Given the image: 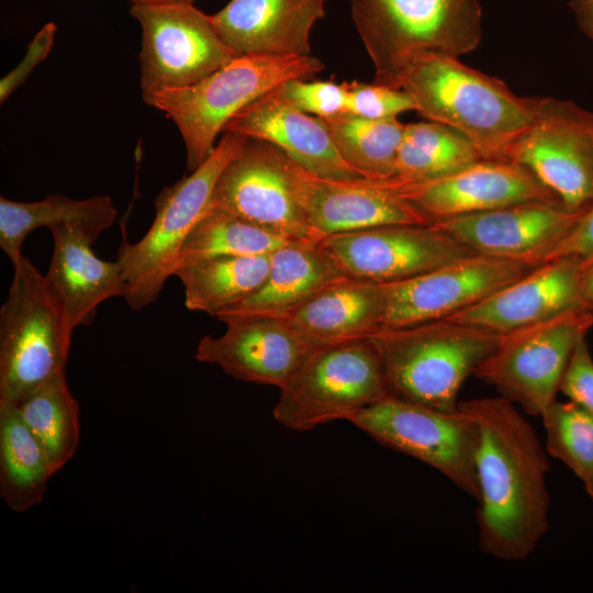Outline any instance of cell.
<instances>
[{"label": "cell", "instance_id": "obj_1", "mask_svg": "<svg viewBox=\"0 0 593 593\" xmlns=\"http://www.w3.org/2000/svg\"><path fill=\"white\" fill-rule=\"evenodd\" d=\"M459 406L479 428L478 545L499 560H524L549 529L548 452L533 425L505 399L475 398Z\"/></svg>", "mask_w": 593, "mask_h": 593}, {"label": "cell", "instance_id": "obj_2", "mask_svg": "<svg viewBox=\"0 0 593 593\" xmlns=\"http://www.w3.org/2000/svg\"><path fill=\"white\" fill-rule=\"evenodd\" d=\"M423 118L465 135L484 159H505L508 147L533 122L540 98L515 94L502 80L457 57L426 54L400 76Z\"/></svg>", "mask_w": 593, "mask_h": 593}, {"label": "cell", "instance_id": "obj_3", "mask_svg": "<svg viewBox=\"0 0 593 593\" xmlns=\"http://www.w3.org/2000/svg\"><path fill=\"white\" fill-rule=\"evenodd\" d=\"M350 7L374 68L373 82L392 88L418 57L458 58L482 38L479 0H350Z\"/></svg>", "mask_w": 593, "mask_h": 593}, {"label": "cell", "instance_id": "obj_4", "mask_svg": "<svg viewBox=\"0 0 593 593\" xmlns=\"http://www.w3.org/2000/svg\"><path fill=\"white\" fill-rule=\"evenodd\" d=\"M392 394L454 412L469 376L496 347L501 335L474 325L435 320L380 328L370 336Z\"/></svg>", "mask_w": 593, "mask_h": 593}, {"label": "cell", "instance_id": "obj_5", "mask_svg": "<svg viewBox=\"0 0 593 593\" xmlns=\"http://www.w3.org/2000/svg\"><path fill=\"white\" fill-rule=\"evenodd\" d=\"M325 68L314 56L244 55L191 86L153 96L146 104L177 125L189 172L215 149V139L244 107L287 80L310 79Z\"/></svg>", "mask_w": 593, "mask_h": 593}, {"label": "cell", "instance_id": "obj_6", "mask_svg": "<svg viewBox=\"0 0 593 593\" xmlns=\"http://www.w3.org/2000/svg\"><path fill=\"white\" fill-rule=\"evenodd\" d=\"M74 331L45 275L22 256L0 310V402L18 403L66 372Z\"/></svg>", "mask_w": 593, "mask_h": 593}, {"label": "cell", "instance_id": "obj_7", "mask_svg": "<svg viewBox=\"0 0 593 593\" xmlns=\"http://www.w3.org/2000/svg\"><path fill=\"white\" fill-rule=\"evenodd\" d=\"M247 137L223 133L211 156L194 171L164 188L155 199L156 215L136 243H124L118 253L127 286L125 301L134 311L154 303L174 276L182 245L206 211L215 183Z\"/></svg>", "mask_w": 593, "mask_h": 593}, {"label": "cell", "instance_id": "obj_8", "mask_svg": "<svg viewBox=\"0 0 593 593\" xmlns=\"http://www.w3.org/2000/svg\"><path fill=\"white\" fill-rule=\"evenodd\" d=\"M392 394L371 338L314 347L280 389L273 418L293 430L350 421Z\"/></svg>", "mask_w": 593, "mask_h": 593}, {"label": "cell", "instance_id": "obj_9", "mask_svg": "<svg viewBox=\"0 0 593 593\" xmlns=\"http://www.w3.org/2000/svg\"><path fill=\"white\" fill-rule=\"evenodd\" d=\"M593 327V311L574 310L501 335L473 376L525 414L540 417L557 400L579 344Z\"/></svg>", "mask_w": 593, "mask_h": 593}, {"label": "cell", "instance_id": "obj_10", "mask_svg": "<svg viewBox=\"0 0 593 593\" xmlns=\"http://www.w3.org/2000/svg\"><path fill=\"white\" fill-rule=\"evenodd\" d=\"M349 422L382 446L434 468L478 500L479 428L460 406L446 412L390 394Z\"/></svg>", "mask_w": 593, "mask_h": 593}, {"label": "cell", "instance_id": "obj_11", "mask_svg": "<svg viewBox=\"0 0 593 593\" xmlns=\"http://www.w3.org/2000/svg\"><path fill=\"white\" fill-rule=\"evenodd\" d=\"M142 26L141 88L153 96L208 77L238 57L193 4L132 5Z\"/></svg>", "mask_w": 593, "mask_h": 593}, {"label": "cell", "instance_id": "obj_12", "mask_svg": "<svg viewBox=\"0 0 593 593\" xmlns=\"http://www.w3.org/2000/svg\"><path fill=\"white\" fill-rule=\"evenodd\" d=\"M505 159L526 168L566 208L585 209L593 202V112L540 98L533 122Z\"/></svg>", "mask_w": 593, "mask_h": 593}, {"label": "cell", "instance_id": "obj_13", "mask_svg": "<svg viewBox=\"0 0 593 593\" xmlns=\"http://www.w3.org/2000/svg\"><path fill=\"white\" fill-rule=\"evenodd\" d=\"M537 266L479 254L384 284L382 328L446 318L486 299Z\"/></svg>", "mask_w": 593, "mask_h": 593}, {"label": "cell", "instance_id": "obj_14", "mask_svg": "<svg viewBox=\"0 0 593 593\" xmlns=\"http://www.w3.org/2000/svg\"><path fill=\"white\" fill-rule=\"evenodd\" d=\"M346 276L388 284L472 253L432 224H390L321 238Z\"/></svg>", "mask_w": 593, "mask_h": 593}, {"label": "cell", "instance_id": "obj_15", "mask_svg": "<svg viewBox=\"0 0 593 593\" xmlns=\"http://www.w3.org/2000/svg\"><path fill=\"white\" fill-rule=\"evenodd\" d=\"M382 180L429 224L514 203L560 201L526 168L506 159H481L428 181L395 183Z\"/></svg>", "mask_w": 593, "mask_h": 593}, {"label": "cell", "instance_id": "obj_16", "mask_svg": "<svg viewBox=\"0 0 593 593\" xmlns=\"http://www.w3.org/2000/svg\"><path fill=\"white\" fill-rule=\"evenodd\" d=\"M292 194L314 236L390 224H429L382 179L316 176L288 157Z\"/></svg>", "mask_w": 593, "mask_h": 593}, {"label": "cell", "instance_id": "obj_17", "mask_svg": "<svg viewBox=\"0 0 593 593\" xmlns=\"http://www.w3.org/2000/svg\"><path fill=\"white\" fill-rule=\"evenodd\" d=\"M287 159L277 146L247 138L221 172L210 205L289 238L314 236L292 194Z\"/></svg>", "mask_w": 593, "mask_h": 593}, {"label": "cell", "instance_id": "obj_18", "mask_svg": "<svg viewBox=\"0 0 593 593\" xmlns=\"http://www.w3.org/2000/svg\"><path fill=\"white\" fill-rule=\"evenodd\" d=\"M585 209L570 210L560 201H527L432 225L447 232L474 254L538 266Z\"/></svg>", "mask_w": 593, "mask_h": 593}, {"label": "cell", "instance_id": "obj_19", "mask_svg": "<svg viewBox=\"0 0 593 593\" xmlns=\"http://www.w3.org/2000/svg\"><path fill=\"white\" fill-rule=\"evenodd\" d=\"M581 278L582 264L575 258L545 261L481 302L446 318L503 335L570 311L591 310Z\"/></svg>", "mask_w": 593, "mask_h": 593}, {"label": "cell", "instance_id": "obj_20", "mask_svg": "<svg viewBox=\"0 0 593 593\" xmlns=\"http://www.w3.org/2000/svg\"><path fill=\"white\" fill-rule=\"evenodd\" d=\"M226 326L221 336L199 340L195 359L239 381L281 389L314 348L284 320L254 318Z\"/></svg>", "mask_w": 593, "mask_h": 593}, {"label": "cell", "instance_id": "obj_21", "mask_svg": "<svg viewBox=\"0 0 593 593\" xmlns=\"http://www.w3.org/2000/svg\"><path fill=\"white\" fill-rule=\"evenodd\" d=\"M226 132L268 142L316 176L368 179L343 158L323 121L295 108L279 86L234 114Z\"/></svg>", "mask_w": 593, "mask_h": 593}, {"label": "cell", "instance_id": "obj_22", "mask_svg": "<svg viewBox=\"0 0 593 593\" xmlns=\"http://www.w3.org/2000/svg\"><path fill=\"white\" fill-rule=\"evenodd\" d=\"M324 14V0H231L210 18L237 56H309L311 31Z\"/></svg>", "mask_w": 593, "mask_h": 593}, {"label": "cell", "instance_id": "obj_23", "mask_svg": "<svg viewBox=\"0 0 593 593\" xmlns=\"http://www.w3.org/2000/svg\"><path fill=\"white\" fill-rule=\"evenodd\" d=\"M344 277L346 273L321 238H291L270 254L264 283L215 317L224 324L254 318L282 320L327 284Z\"/></svg>", "mask_w": 593, "mask_h": 593}, {"label": "cell", "instance_id": "obj_24", "mask_svg": "<svg viewBox=\"0 0 593 593\" xmlns=\"http://www.w3.org/2000/svg\"><path fill=\"white\" fill-rule=\"evenodd\" d=\"M54 250L45 278L61 301L70 324L90 325L98 306L114 296L125 298L127 286L118 260L96 256V242L82 227L58 224L48 228Z\"/></svg>", "mask_w": 593, "mask_h": 593}, {"label": "cell", "instance_id": "obj_25", "mask_svg": "<svg viewBox=\"0 0 593 593\" xmlns=\"http://www.w3.org/2000/svg\"><path fill=\"white\" fill-rule=\"evenodd\" d=\"M384 284L340 278L291 311L284 318L312 346L369 338L383 326Z\"/></svg>", "mask_w": 593, "mask_h": 593}, {"label": "cell", "instance_id": "obj_26", "mask_svg": "<svg viewBox=\"0 0 593 593\" xmlns=\"http://www.w3.org/2000/svg\"><path fill=\"white\" fill-rule=\"evenodd\" d=\"M112 199L94 195L75 200L63 194H51L40 201L19 202L0 198V247L12 266L22 254L25 237L38 227L74 224L82 227L94 240L116 217Z\"/></svg>", "mask_w": 593, "mask_h": 593}, {"label": "cell", "instance_id": "obj_27", "mask_svg": "<svg viewBox=\"0 0 593 593\" xmlns=\"http://www.w3.org/2000/svg\"><path fill=\"white\" fill-rule=\"evenodd\" d=\"M269 255H225L177 268L188 310L216 316L254 293L265 281Z\"/></svg>", "mask_w": 593, "mask_h": 593}, {"label": "cell", "instance_id": "obj_28", "mask_svg": "<svg viewBox=\"0 0 593 593\" xmlns=\"http://www.w3.org/2000/svg\"><path fill=\"white\" fill-rule=\"evenodd\" d=\"M56 473L14 404L0 402V496L14 512L38 504Z\"/></svg>", "mask_w": 593, "mask_h": 593}, {"label": "cell", "instance_id": "obj_29", "mask_svg": "<svg viewBox=\"0 0 593 593\" xmlns=\"http://www.w3.org/2000/svg\"><path fill=\"white\" fill-rule=\"evenodd\" d=\"M484 159L460 132L435 121L405 124L394 172L388 180L412 183L438 179Z\"/></svg>", "mask_w": 593, "mask_h": 593}, {"label": "cell", "instance_id": "obj_30", "mask_svg": "<svg viewBox=\"0 0 593 593\" xmlns=\"http://www.w3.org/2000/svg\"><path fill=\"white\" fill-rule=\"evenodd\" d=\"M12 404L57 472L75 456L79 444V404L66 372Z\"/></svg>", "mask_w": 593, "mask_h": 593}, {"label": "cell", "instance_id": "obj_31", "mask_svg": "<svg viewBox=\"0 0 593 593\" xmlns=\"http://www.w3.org/2000/svg\"><path fill=\"white\" fill-rule=\"evenodd\" d=\"M289 239L291 238L209 204L182 245L176 269L216 256L269 255Z\"/></svg>", "mask_w": 593, "mask_h": 593}, {"label": "cell", "instance_id": "obj_32", "mask_svg": "<svg viewBox=\"0 0 593 593\" xmlns=\"http://www.w3.org/2000/svg\"><path fill=\"white\" fill-rule=\"evenodd\" d=\"M321 120L343 158L363 177L387 179L393 175L405 124L396 118L376 120L349 113Z\"/></svg>", "mask_w": 593, "mask_h": 593}, {"label": "cell", "instance_id": "obj_33", "mask_svg": "<svg viewBox=\"0 0 593 593\" xmlns=\"http://www.w3.org/2000/svg\"><path fill=\"white\" fill-rule=\"evenodd\" d=\"M540 418L546 451L574 473L593 501V415L569 400H556Z\"/></svg>", "mask_w": 593, "mask_h": 593}, {"label": "cell", "instance_id": "obj_34", "mask_svg": "<svg viewBox=\"0 0 593 593\" xmlns=\"http://www.w3.org/2000/svg\"><path fill=\"white\" fill-rule=\"evenodd\" d=\"M282 94L299 110L316 118L347 113L348 87L334 80L290 79L279 86Z\"/></svg>", "mask_w": 593, "mask_h": 593}, {"label": "cell", "instance_id": "obj_35", "mask_svg": "<svg viewBox=\"0 0 593 593\" xmlns=\"http://www.w3.org/2000/svg\"><path fill=\"white\" fill-rule=\"evenodd\" d=\"M347 113L367 119H394L407 111H416L413 98L403 89L381 83L347 81Z\"/></svg>", "mask_w": 593, "mask_h": 593}, {"label": "cell", "instance_id": "obj_36", "mask_svg": "<svg viewBox=\"0 0 593 593\" xmlns=\"http://www.w3.org/2000/svg\"><path fill=\"white\" fill-rule=\"evenodd\" d=\"M559 392L593 415V357L586 337L577 345L563 373Z\"/></svg>", "mask_w": 593, "mask_h": 593}, {"label": "cell", "instance_id": "obj_37", "mask_svg": "<svg viewBox=\"0 0 593 593\" xmlns=\"http://www.w3.org/2000/svg\"><path fill=\"white\" fill-rule=\"evenodd\" d=\"M56 31L55 23H46L29 44L23 59L0 80L1 103L7 101L11 93L24 83L35 66L47 57L54 44Z\"/></svg>", "mask_w": 593, "mask_h": 593}, {"label": "cell", "instance_id": "obj_38", "mask_svg": "<svg viewBox=\"0 0 593 593\" xmlns=\"http://www.w3.org/2000/svg\"><path fill=\"white\" fill-rule=\"evenodd\" d=\"M563 257L575 258L582 266L593 261V202L545 261Z\"/></svg>", "mask_w": 593, "mask_h": 593}, {"label": "cell", "instance_id": "obj_39", "mask_svg": "<svg viewBox=\"0 0 593 593\" xmlns=\"http://www.w3.org/2000/svg\"><path fill=\"white\" fill-rule=\"evenodd\" d=\"M570 7L581 31L593 40V0H570Z\"/></svg>", "mask_w": 593, "mask_h": 593}, {"label": "cell", "instance_id": "obj_40", "mask_svg": "<svg viewBox=\"0 0 593 593\" xmlns=\"http://www.w3.org/2000/svg\"><path fill=\"white\" fill-rule=\"evenodd\" d=\"M581 282L586 304L593 311V261L582 266Z\"/></svg>", "mask_w": 593, "mask_h": 593}, {"label": "cell", "instance_id": "obj_41", "mask_svg": "<svg viewBox=\"0 0 593 593\" xmlns=\"http://www.w3.org/2000/svg\"><path fill=\"white\" fill-rule=\"evenodd\" d=\"M132 5L193 4V0H128Z\"/></svg>", "mask_w": 593, "mask_h": 593}]
</instances>
